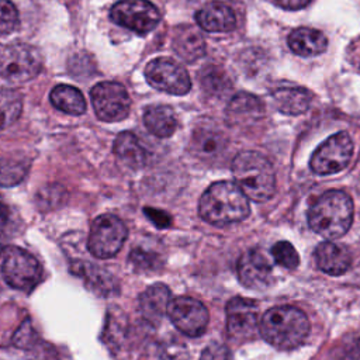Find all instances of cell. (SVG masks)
<instances>
[{
	"label": "cell",
	"mask_w": 360,
	"mask_h": 360,
	"mask_svg": "<svg viewBox=\"0 0 360 360\" xmlns=\"http://www.w3.org/2000/svg\"><path fill=\"white\" fill-rule=\"evenodd\" d=\"M200 217L212 225L224 226L243 221L249 212V201L236 183L222 180L211 184L200 198Z\"/></svg>",
	"instance_id": "1"
},
{
	"label": "cell",
	"mask_w": 360,
	"mask_h": 360,
	"mask_svg": "<svg viewBox=\"0 0 360 360\" xmlns=\"http://www.w3.org/2000/svg\"><path fill=\"white\" fill-rule=\"evenodd\" d=\"M353 221V201L342 190H329L308 210V224L326 240L343 236Z\"/></svg>",
	"instance_id": "2"
},
{
	"label": "cell",
	"mask_w": 360,
	"mask_h": 360,
	"mask_svg": "<svg viewBox=\"0 0 360 360\" xmlns=\"http://www.w3.org/2000/svg\"><path fill=\"white\" fill-rule=\"evenodd\" d=\"M259 330L266 342L277 349L290 350L304 343L309 333V321L297 307H273L262 316Z\"/></svg>",
	"instance_id": "3"
},
{
	"label": "cell",
	"mask_w": 360,
	"mask_h": 360,
	"mask_svg": "<svg viewBox=\"0 0 360 360\" xmlns=\"http://www.w3.org/2000/svg\"><path fill=\"white\" fill-rule=\"evenodd\" d=\"M232 174L239 188L253 201H267L276 191L274 169L270 160L259 152L238 153L232 160Z\"/></svg>",
	"instance_id": "4"
},
{
	"label": "cell",
	"mask_w": 360,
	"mask_h": 360,
	"mask_svg": "<svg viewBox=\"0 0 360 360\" xmlns=\"http://www.w3.org/2000/svg\"><path fill=\"white\" fill-rule=\"evenodd\" d=\"M41 68V52L30 44H13L0 52V80L7 84H22L34 79Z\"/></svg>",
	"instance_id": "5"
},
{
	"label": "cell",
	"mask_w": 360,
	"mask_h": 360,
	"mask_svg": "<svg viewBox=\"0 0 360 360\" xmlns=\"http://www.w3.org/2000/svg\"><path fill=\"white\" fill-rule=\"evenodd\" d=\"M0 270L6 283L15 290L31 291L41 278L38 260L18 246H6L0 253Z\"/></svg>",
	"instance_id": "6"
},
{
	"label": "cell",
	"mask_w": 360,
	"mask_h": 360,
	"mask_svg": "<svg viewBox=\"0 0 360 360\" xmlns=\"http://www.w3.org/2000/svg\"><path fill=\"white\" fill-rule=\"evenodd\" d=\"M127 236V226L118 217L103 214L91 224L87 240L89 252L98 259L112 257L120 252Z\"/></svg>",
	"instance_id": "7"
},
{
	"label": "cell",
	"mask_w": 360,
	"mask_h": 360,
	"mask_svg": "<svg viewBox=\"0 0 360 360\" xmlns=\"http://www.w3.org/2000/svg\"><path fill=\"white\" fill-rule=\"evenodd\" d=\"M353 153V141L347 132L333 134L312 153L309 167L316 174H333L343 170Z\"/></svg>",
	"instance_id": "8"
},
{
	"label": "cell",
	"mask_w": 360,
	"mask_h": 360,
	"mask_svg": "<svg viewBox=\"0 0 360 360\" xmlns=\"http://www.w3.org/2000/svg\"><path fill=\"white\" fill-rule=\"evenodd\" d=\"M96 115L101 121L117 122L127 118L131 108V98L127 89L115 82H101L90 91Z\"/></svg>",
	"instance_id": "9"
},
{
	"label": "cell",
	"mask_w": 360,
	"mask_h": 360,
	"mask_svg": "<svg viewBox=\"0 0 360 360\" xmlns=\"http://www.w3.org/2000/svg\"><path fill=\"white\" fill-rule=\"evenodd\" d=\"M111 20L136 34L152 31L160 21V13L148 0H120L110 11Z\"/></svg>",
	"instance_id": "10"
},
{
	"label": "cell",
	"mask_w": 360,
	"mask_h": 360,
	"mask_svg": "<svg viewBox=\"0 0 360 360\" xmlns=\"http://www.w3.org/2000/svg\"><path fill=\"white\" fill-rule=\"evenodd\" d=\"M148 83L162 91L184 96L191 89V80L187 70L170 58H156L145 68Z\"/></svg>",
	"instance_id": "11"
},
{
	"label": "cell",
	"mask_w": 360,
	"mask_h": 360,
	"mask_svg": "<svg viewBox=\"0 0 360 360\" xmlns=\"http://www.w3.org/2000/svg\"><path fill=\"white\" fill-rule=\"evenodd\" d=\"M167 314L174 326L190 338L201 336L208 325V311L204 304L191 297H177L170 301Z\"/></svg>",
	"instance_id": "12"
},
{
	"label": "cell",
	"mask_w": 360,
	"mask_h": 360,
	"mask_svg": "<svg viewBox=\"0 0 360 360\" xmlns=\"http://www.w3.org/2000/svg\"><path fill=\"white\" fill-rule=\"evenodd\" d=\"M226 330L231 338L246 340L259 330V307L250 298L233 297L226 304Z\"/></svg>",
	"instance_id": "13"
},
{
	"label": "cell",
	"mask_w": 360,
	"mask_h": 360,
	"mask_svg": "<svg viewBox=\"0 0 360 360\" xmlns=\"http://www.w3.org/2000/svg\"><path fill=\"white\" fill-rule=\"evenodd\" d=\"M238 277L250 290L267 288L271 281V264L260 250H246L238 260Z\"/></svg>",
	"instance_id": "14"
},
{
	"label": "cell",
	"mask_w": 360,
	"mask_h": 360,
	"mask_svg": "<svg viewBox=\"0 0 360 360\" xmlns=\"http://www.w3.org/2000/svg\"><path fill=\"white\" fill-rule=\"evenodd\" d=\"M315 263L319 270L330 276L346 273L352 264V256L345 245L325 240L315 248Z\"/></svg>",
	"instance_id": "15"
},
{
	"label": "cell",
	"mask_w": 360,
	"mask_h": 360,
	"mask_svg": "<svg viewBox=\"0 0 360 360\" xmlns=\"http://www.w3.org/2000/svg\"><path fill=\"white\" fill-rule=\"evenodd\" d=\"M197 24L208 32L231 31L236 25L233 10L222 1H208L195 13Z\"/></svg>",
	"instance_id": "16"
},
{
	"label": "cell",
	"mask_w": 360,
	"mask_h": 360,
	"mask_svg": "<svg viewBox=\"0 0 360 360\" xmlns=\"http://www.w3.org/2000/svg\"><path fill=\"white\" fill-rule=\"evenodd\" d=\"M173 48L186 62H195L205 53V41L193 25H180L173 34Z\"/></svg>",
	"instance_id": "17"
},
{
	"label": "cell",
	"mask_w": 360,
	"mask_h": 360,
	"mask_svg": "<svg viewBox=\"0 0 360 360\" xmlns=\"http://www.w3.org/2000/svg\"><path fill=\"white\" fill-rule=\"evenodd\" d=\"M273 100L280 112L298 115L309 108L312 96L304 87L281 86L273 91Z\"/></svg>",
	"instance_id": "18"
},
{
	"label": "cell",
	"mask_w": 360,
	"mask_h": 360,
	"mask_svg": "<svg viewBox=\"0 0 360 360\" xmlns=\"http://www.w3.org/2000/svg\"><path fill=\"white\" fill-rule=\"evenodd\" d=\"M290 49L300 56H315L326 51L328 39L323 32L314 28H295L288 35Z\"/></svg>",
	"instance_id": "19"
},
{
	"label": "cell",
	"mask_w": 360,
	"mask_h": 360,
	"mask_svg": "<svg viewBox=\"0 0 360 360\" xmlns=\"http://www.w3.org/2000/svg\"><path fill=\"white\" fill-rule=\"evenodd\" d=\"M114 153L121 163L136 170L145 166L146 152L139 143V139L128 131L118 134L114 141Z\"/></svg>",
	"instance_id": "20"
},
{
	"label": "cell",
	"mask_w": 360,
	"mask_h": 360,
	"mask_svg": "<svg viewBox=\"0 0 360 360\" xmlns=\"http://www.w3.org/2000/svg\"><path fill=\"white\" fill-rule=\"evenodd\" d=\"M170 304V290L165 284H153L148 287L139 297V308L142 315L149 321H159L167 311Z\"/></svg>",
	"instance_id": "21"
},
{
	"label": "cell",
	"mask_w": 360,
	"mask_h": 360,
	"mask_svg": "<svg viewBox=\"0 0 360 360\" xmlns=\"http://www.w3.org/2000/svg\"><path fill=\"white\" fill-rule=\"evenodd\" d=\"M145 127L158 138H167L174 134L177 121L169 105H149L143 112Z\"/></svg>",
	"instance_id": "22"
},
{
	"label": "cell",
	"mask_w": 360,
	"mask_h": 360,
	"mask_svg": "<svg viewBox=\"0 0 360 360\" xmlns=\"http://www.w3.org/2000/svg\"><path fill=\"white\" fill-rule=\"evenodd\" d=\"M263 103L250 93H238L228 104L226 115L232 122H246L257 120L263 114Z\"/></svg>",
	"instance_id": "23"
},
{
	"label": "cell",
	"mask_w": 360,
	"mask_h": 360,
	"mask_svg": "<svg viewBox=\"0 0 360 360\" xmlns=\"http://www.w3.org/2000/svg\"><path fill=\"white\" fill-rule=\"evenodd\" d=\"M226 145V138L222 132L210 128L197 129L191 138L194 153L201 159H212L218 156Z\"/></svg>",
	"instance_id": "24"
},
{
	"label": "cell",
	"mask_w": 360,
	"mask_h": 360,
	"mask_svg": "<svg viewBox=\"0 0 360 360\" xmlns=\"http://www.w3.org/2000/svg\"><path fill=\"white\" fill-rule=\"evenodd\" d=\"M49 100L53 107L70 115H82L86 111V100L83 94L69 84L55 86L49 94Z\"/></svg>",
	"instance_id": "25"
},
{
	"label": "cell",
	"mask_w": 360,
	"mask_h": 360,
	"mask_svg": "<svg viewBox=\"0 0 360 360\" xmlns=\"http://www.w3.org/2000/svg\"><path fill=\"white\" fill-rule=\"evenodd\" d=\"M28 172L25 159L17 156L3 158L0 160V187H13L21 183Z\"/></svg>",
	"instance_id": "26"
},
{
	"label": "cell",
	"mask_w": 360,
	"mask_h": 360,
	"mask_svg": "<svg viewBox=\"0 0 360 360\" xmlns=\"http://www.w3.org/2000/svg\"><path fill=\"white\" fill-rule=\"evenodd\" d=\"M21 96L13 90H0V129L11 125L21 114Z\"/></svg>",
	"instance_id": "27"
},
{
	"label": "cell",
	"mask_w": 360,
	"mask_h": 360,
	"mask_svg": "<svg viewBox=\"0 0 360 360\" xmlns=\"http://www.w3.org/2000/svg\"><path fill=\"white\" fill-rule=\"evenodd\" d=\"M200 82L202 89L208 94L219 96L229 90L231 83L225 75V72L217 66H207L200 73Z\"/></svg>",
	"instance_id": "28"
},
{
	"label": "cell",
	"mask_w": 360,
	"mask_h": 360,
	"mask_svg": "<svg viewBox=\"0 0 360 360\" xmlns=\"http://www.w3.org/2000/svg\"><path fill=\"white\" fill-rule=\"evenodd\" d=\"M271 256L274 257L277 264H280L288 270H294L300 264V256H298L295 248L287 240H280V242L274 243L271 248Z\"/></svg>",
	"instance_id": "29"
},
{
	"label": "cell",
	"mask_w": 360,
	"mask_h": 360,
	"mask_svg": "<svg viewBox=\"0 0 360 360\" xmlns=\"http://www.w3.org/2000/svg\"><path fill=\"white\" fill-rule=\"evenodd\" d=\"M80 273L83 277H86L87 283L90 285H93L94 290L97 291H110L111 290V285H112V281H111V277L108 273H104L101 269L98 267H94L89 263H80Z\"/></svg>",
	"instance_id": "30"
},
{
	"label": "cell",
	"mask_w": 360,
	"mask_h": 360,
	"mask_svg": "<svg viewBox=\"0 0 360 360\" xmlns=\"http://www.w3.org/2000/svg\"><path fill=\"white\" fill-rule=\"evenodd\" d=\"M128 262L136 269V270H145V269H155L160 264V259L156 253L153 252H149V250H145L142 248H135L129 257H128Z\"/></svg>",
	"instance_id": "31"
},
{
	"label": "cell",
	"mask_w": 360,
	"mask_h": 360,
	"mask_svg": "<svg viewBox=\"0 0 360 360\" xmlns=\"http://www.w3.org/2000/svg\"><path fill=\"white\" fill-rule=\"evenodd\" d=\"M18 24V13L10 0H0V34H10Z\"/></svg>",
	"instance_id": "32"
},
{
	"label": "cell",
	"mask_w": 360,
	"mask_h": 360,
	"mask_svg": "<svg viewBox=\"0 0 360 360\" xmlns=\"http://www.w3.org/2000/svg\"><path fill=\"white\" fill-rule=\"evenodd\" d=\"M188 353L187 349L180 343H169L160 347L158 360H187Z\"/></svg>",
	"instance_id": "33"
},
{
	"label": "cell",
	"mask_w": 360,
	"mask_h": 360,
	"mask_svg": "<svg viewBox=\"0 0 360 360\" xmlns=\"http://www.w3.org/2000/svg\"><path fill=\"white\" fill-rule=\"evenodd\" d=\"M200 360H232V357L229 349L225 345L211 343L202 350Z\"/></svg>",
	"instance_id": "34"
},
{
	"label": "cell",
	"mask_w": 360,
	"mask_h": 360,
	"mask_svg": "<svg viewBox=\"0 0 360 360\" xmlns=\"http://www.w3.org/2000/svg\"><path fill=\"white\" fill-rule=\"evenodd\" d=\"M145 215L158 226V228H167L172 224V218L167 212L162 211V210H156V208H149L146 207L145 210Z\"/></svg>",
	"instance_id": "35"
},
{
	"label": "cell",
	"mask_w": 360,
	"mask_h": 360,
	"mask_svg": "<svg viewBox=\"0 0 360 360\" xmlns=\"http://www.w3.org/2000/svg\"><path fill=\"white\" fill-rule=\"evenodd\" d=\"M346 56L349 63L360 72V37L350 42V45L347 46Z\"/></svg>",
	"instance_id": "36"
},
{
	"label": "cell",
	"mask_w": 360,
	"mask_h": 360,
	"mask_svg": "<svg viewBox=\"0 0 360 360\" xmlns=\"http://www.w3.org/2000/svg\"><path fill=\"white\" fill-rule=\"evenodd\" d=\"M281 7L284 8H288V10H298V8H302L305 7L309 0H276Z\"/></svg>",
	"instance_id": "37"
},
{
	"label": "cell",
	"mask_w": 360,
	"mask_h": 360,
	"mask_svg": "<svg viewBox=\"0 0 360 360\" xmlns=\"http://www.w3.org/2000/svg\"><path fill=\"white\" fill-rule=\"evenodd\" d=\"M8 219V208L4 202L0 201V225H4Z\"/></svg>",
	"instance_id": "38"
}]
</instances>
